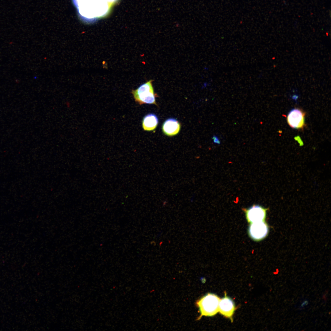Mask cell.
Segmentation results:
<instances>
[{
	"label": "cell",
	"instance_id": "6da1fadb",
	"mask_svg": "<svg viewBox=\"0 0 331 331\" xmlns=\"http://www.w3.org/2000/svg\"><path fill=\"white\" fill-rule=\"evenodd\" d=\"M79 17L84 22L89 24L108 13L110 4L104 0H73Z\"/></svg>",
	"mask_w": 331,
	"mask_h": 331
},
{
	"label": "cell",
	"instance_id": "7a4b0ae2",
	"mask_svg": "<svg viewBox=\"0 0 331 331\" xmlns=\"http://www.w3.org/2000/svg\"><path fill=\"white\" fill-rule=\"evenodd\" d=\"M220 299L217 295L208 293L196 302L200 315L197 318L200 319L203 316H212L219 312V305Z\"/></svg>",
	"mask_w": 331,
	"mask_h": 331
},
{
	"label": "cell",
	"instance_id": "3957f363",
	"mask_svg": "<svg viewBox=\"0 0 331 331\" xmlns=\"http://www.w3.org/2000/svg\"><path fill=\"white\" fill-rule=\"evenodd\" d=\"M152 82V80H149L136 89L132 90L131 93L135 101L139 105L149 104L157 105L155 98L158 95L154 93Z\"/></svg>",
	"mask_w": 331,
	"mask_h": 331
},
{
	"label": "cell",
	"instance_id": "277c9868",
	"mask_svg": "<svg viewBox=\"0 0 331 331\" xmlns=\"http://www.w3.org/2000/svg\"><path fill=\"white\" fill-rule=\"evenodd\" d=\"M248 232L249 236L253 240L260 241L267 236L269 232L268 226L265 221L250 223Z\"/></svg>",
	"mask_w": 331,
	"mask_h": 331
},
{
	"label": "cell",
	"instance_id": "5b68a950",
	"mask_svg": "<svg viewBox=\"0 0 331 331\" xmlns=\"http://www.w3.org/2000/svg\"><path fill=\"white\" fill-rule=\"evenodd\" d=\"M268 208L258 205L254 204L248 208H243L246 219L249 223L264 221Z\"/></svg>",
	"mask_w": 331,
	"mask_h": 331
},
{
	"label": "cell",
	"instance_id": "8992f818",
	"mask_svg": "<svg viewBox=\"0 0 331 331\" xmlns=\"http://www.w3.org/2000/svg\"><path fill=\"white\" fill-rule=\"evenodd\" d=\"M305 113L301 109H292L287 115V122L289 126L293 129H302L305 126Z\"/></svg>",
	"mask_w": 331,
	"mask_h": 331
},
{
	"label": "cell",
	"instance_id": "52a82bcc",
	"mask_svg": "<svg viewBox=\"0 0 331 331\" xmlns=\"http://www.w3.org/2000/svg\"><path fill=\"white\" fill-rule=\"evenodd\" d=\"M236 310L233 300L226 295L225 292L224 297L220 299L219 305V312L225 317L230 319L233 321V316Z\"/></svg>",
	"mask_w": 331,
	"mask_h": 331
},
{
	"label": "cell",
	"instance_id": "ba28073f",
	"mask_svg": "<svg viewBox=\"0 0 331 331\" xmlns=\"http://www.w3.org/2000/svg\"><path fill=\"white\" fill-rule=\"evenodd\" d=\"M180 128L179 123L173 118L167 120L164 123L162 127L164 134L169 136H173L177 134L180 131Z\"/></svg>",
	"mask_w": 331,
	"mask_h": 331
},
{
	"label": "cell",
	"instance_id": "9c48e42d",
	"mask_svg": "<svg viewBox=\"0 0 331 331\" xmlns=\"http://www.w3.org/2000/svg\"><path fill=\"white\" fill-rule=\"evenodd\" d=\"M158 122V118L155 115L152 113L149 114L143 117L142 121V127L145 131H153L156 128Z\"/></svg>",
	"mask_w": 331,
	"mask_h": 331
},
{
	"label": "cell",
	"instance_id": "30bf717a",
	"mask_svg": "<svg viewBox=\"0 0 331 331\" xmlns=\"http://www.w3.org/2000/svg\"><path fill=\"white\" fill-rule=\"evenodd\" d=\"M309 304V301L308 300L306 299H304L300 302L299 306V309L300 310H304L307 307Z\"/></svg>",
	"mask_w": 331,
	"mask_h": 331
},
{
	"label": "cell",
	"instance_id": "8fae6325",
	"mask_svg": "<svg viewBox=\"0 0 331 331\" xmlns=\"http://www.w3.org/2000/svg\"><path fill=\"white\" fill-rule=\"evenodd\" d=\"M212 139L214 143L219 144H220V142L217 136L214 135L212 137Z\"/></svg>",
	"mask_w": 331,
	"mask_h": 331
},
{
	"label": "cell",
	"instance_id": "7c38bea8",
	"mask_svg": "<svg viewBox=\"0 0 331 331\" xmlns=\"http://www.w3.org/2000/svg\"><path fill=\"white\" fill-rule=\"evenodd\" d=\"M105 1L107 2L110 4H112L114 2H115L118 0H104Z\"/></svg>",
	"mask_w": 331,
	"mask_h": 331
},
{
	"label": "cell",
	"instance_id": "4fadbf2b",
	"mask_svg": "<svg viewBox=\"0 0 331 331\" xmlns=\"http://www.w3.org/2000/svg\"><path fill=\"white\" fill-rule=\"evenodd\" d=\"M324 294V295H323V297H322L323 299H324V300H326V297H327V296H326V295H327V293H326H326H324V294Z\"/></svg>",
	"mask_w": 331,
	"mask_h": 331
}]
</instances>
